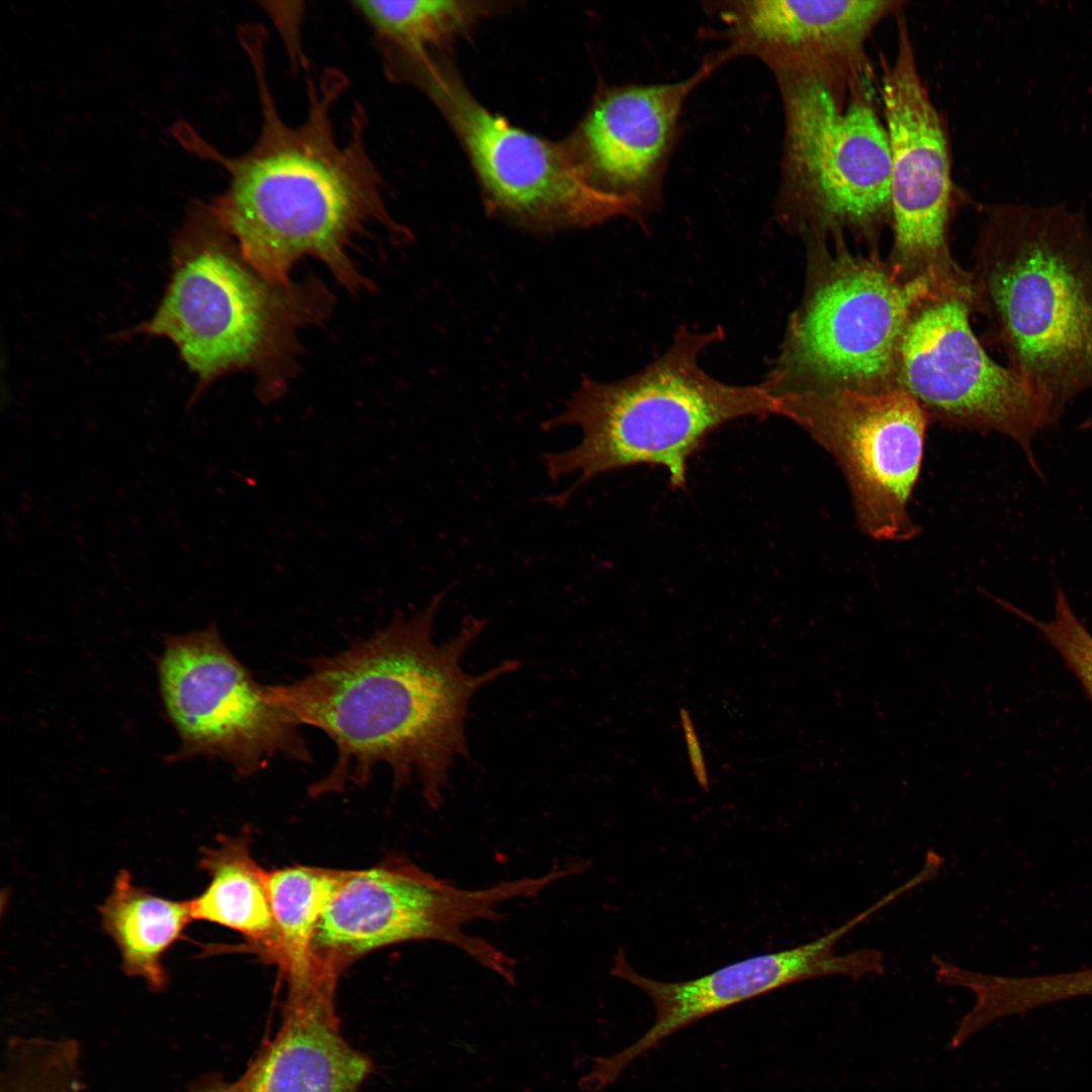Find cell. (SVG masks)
<instances>
[{
	"mask_svg": "<svg viewBox=\"0 0 1092 1092\" xmlns=\"http://www.w3.org/2000/svg\"><path fill=\"white\" fill-rule=\"evenodd\" d=\"M445 597L442 590L413 616L397 615L344 651L315 658L291 684L266 686L270 702L298 725L321 729L337 748L333 768L313 786L315 795L362 785L384 764L395 785L416 781L429 805L442 802L454 761L468 754L465 719L473 695L520 666L506 660L466 672L462 658L485 622L468 617L453 637L435 642Z\"/></svg>",
	"mask_w": 1092,
	"mask_h": 1092,
	"instance_id": "6da1fadb",
	"label": "cell"
},
{
	"mask_svg": "<svg viewBox=\"0 0 1092 1092\" xmlns=\"http://www.w3.org/2000/svg\"><path fill=\"white\" fill-rule=\"evenodd\" d=\"M264 35L242 42L251 60L262 121L253 146L224 157L185 121L172 132L189 152L220 164L229 187L210 203L241 252L269 279L290 282L294 264L322 261L346 288L370 283L350 259L353 237L370 223L396 236L405 230L388 214L378 173L365 145L364 112L355 108L349 138L337 135L332 111L346 79L331 69L307 88V114L298 124L284 121L266 74Z\"/></svg>",
	"mask_w": 1092,
	"mask_h": 1092,
	"instance_id": "7a4b0ae2",
	"label": "cell"
},
{
	"mask_svg": "<svg viewBox=\"0 0 1092 1092\" xmlns=\"http://www.w3.org/2000/svg\"><path fill=\"white\" fill-rule=\"evenodd\" d=\"M975 247L974 311L1053 426L1092 389V232L1065 204H996Z\"/></svg>",
	"mask_w": 1092,
	"mask_h": 1092,
	"instance_id": "3957f363",
	"label": "cell"
},
{
	"mask_svg": "<svg viewBox=\"0 0 1092 1092\" xmlns=\"http://www.w3.org/2000/svg\"><path fill=\"white\" fill-rule=\"evenodd\" d=\"M724 337L720 326L697 331L680 325L668 347L639 371L613 382L584 377L545 424L581 432L573 447L543 456L551 480H571L555 502L600 475L637 465L662 467L669 485L684 488L691 458L712 433L741 418L777 416L762 382L731 384L702 367L701 355Z\"/></svg>",
	"mask_w": 1092,
	"mask_h": 1092,
	"instance_id": "277c9868",
	"label": "cell"
},
{
	"mask_svg": "<svg viewBox=\"0 0 1092 1092\" xmlns=\"http://www.w3.org/2000/svg\"><path fill=\"white\" fill-rule=\"evenodd\" d=\"M170 282L140 332L174 343L200 390L234 371L255 373L266 394L283 385L297 332L321 322L332 295L313 277L275 282L241 252L210 203H192L175 242Z\"/></svg>",
	"mask_w": 1092,
	"mask_h": 1092,
	"instance_id": "5b68a950",
	"label": "cell"
},
{
	"mask_svg": "<svg viewBox=\"0 0 1092 1092\" xmlns=\"http://www.w3.org/2000/svg\"><path fill=\"white\" fill-rule=\"evenodd\" d=\"M805 242V288L762 381L767 392L776 400L840 388L898 387L904 328L915 305L935 292L932 285L926 279L902 281L887 260L875 251H850L845 238Z\"/></svg>",
	"mask_w": 1092,
	"mask_h": 1092,
	"instance_id": "8992f818",
	"label": "cell"
},
{
	"mask_svg": "<svg viewBox=\"0 0 1092 1092\" xmlns=\"http://www.w3.org/2000/svg\"><path fill=\"white\" fill-rule=\"evenodd\" d=\"M776 79L785 116L778 221L805 241L875 243L891 223V159L873 80L843 95L814 76Z\"/></svg>",
	"mask_w": 1092,
	"mask_h": 1092,
	"instance_id": "52a82bcc",
	"label": "cell"
},
{
	"mask_svg": "<svg viewBox=\"0 0 1092 1092\" xmlns=\"http://www.w3.org/2000/svg\"><path fill=\"white\" fill-rule=\"evenodd\" d=\"M566 876V870L557 867L540 877L468 890L399 857L348 871L317 925L312 952L341 974L378 948L407 941H442L515 986L516 963L488 941L466 934L464 927L476 920L499 919V904L536 896Z\"/></svg>",
	"mask_w": 1092,
	"mask_h": 1092,
	"instance_id": "ba28073f",
	"label": "cell"
},
{
	"mask_svg": "<svg viewBox=\"0 0 1092 1092\" xmlns=\"http://www.w3.org/2000/svg\"><path fill=\"white\" fill-rule=\"evenodd\" d=\"M972 311L973 292H933L918 302L901 337L897 386L930 422L1010 438L1045 481L1032 441L1053 426L1050 413L1021 377L987 354L972 330Z\"/></svg>",
	"mask_w": 1092,
	"mask_h": 1092,
	"instance_id": "9c48e42d",
	"label": "cell"
},
{
	"mask_svg": "<svg viewBox=\"0 0 1092 1092\" xmlns=\"http://www.w3.org/2000/svg\"><path fill=\"white\" fill-rule=\"evenodd\" d=\"M880 99L891 159L893 246L887 261L904 282L926 279L937 292L971 291V272L957 264L948 245L953 185L947 131L920 76L904 17L895 56L882 64Z\"/></svg>",
	"mask_w": 1092,
	"mask_h": 1092,
	"instance_id": "30bf717a",
	"label": "cell"
},
{
	"mask_svg": "<svg viewBox=\"0 0 1092 1092\" xmlns=\"http://www.w3.org/2000/svg\"><path fill=\"white\" fill-rule=\"evenodd\" d=\"M157 670L164 713L180 739L169 761L219 758L249 777L276 757L310 760L299 725L268 700L216 624L167 635Z\"/></svg>",
	"mask_w": 1092,
	"mask_h": 1092,
	"instance_id": "8fae6325",
	"label": "cell"
},
{
	"mask_svg": "<svg viewBox=\"0 0 1092 1092\" xmlns=\"http://www.w3.org/2000/svg\"><path fill=\"white\" fill-rule=\"evenodd\" d=\"M830 453L849 486L858 526L882 541L919 533L909 503L921 471L929 419L901 388L806 392L775 400Z\"/></svg>",
	"mask_w": 1092,
	"mask_h": 1092,
	"instance_id": "7c38bea8",
	"label": "cell"
},
{
	"mask_svg": "<svg viewBox=\"0 0 1092 1092\" xmlns=\"http://www.w3.org/2000/svg\"><path fill=\"white\" fill-rule=\"evenodd\" d=\"M408 72L453 124L499 211L548 230L645 216L632 200L596 186L577 159L560 147L489 112L429 57L416 61Z\"/></svg>",
	"mask_w": 1092,
	"mask_h": 1092,
	"instance_id": "4fadbf2b",
	"label": "cell"
},
{
	"mask_svg": "<svg viewBox=\"0 0 1092 1092\" xmlns=\"http://www.w3.org/2000/svg\"><path fill=\"white\" fill-rule=\"evenodd\" d=\"M888 906L880 898L843 924L822 936L785 950L751 957L703 977L681 982H660L638 974L618 952L612 974L641 989L651 1000L655 1017L636 1041L610 1057L594 1058L593 1069L610 1085L635 1060L675 1032L711 1014L791 984L827 976L860 979L882 974L880 950L867 947L838 954L836 943L878 911Z\"/></svg>",
	"mask_w": 1092,
	"mask_h": 1092,
	"instance_id": "5bb4252c",
	"label": "cell"
},
{
	"mask_svg": "<svg viewBox=\"0 0 1092 1092\" xmlns=\"http://www.w3.org/2000/svg\"><path fill=\"white\" fill-rule=\"evenodd\" d=\"M904 4L893 0H740L711 3L725 51L752 57L775 76L823 79L849 94L873 78L866 54L877 25Z\"/></svg>",
	"mask_w": 1092,
	"mask_h": 1092,
	"instance_id": "9a60e30c",
	"label": "cell"
},
{
	"mask_svg": "<svg viewBox=\"0 0 1092 1092\" xmlns=\"http://www.w3.org/2000/svg\"><path fill=\"white\" fill-rule=\"evenodd\" d=\"M729 58L713 55L689 77L625 85L602 94L578 131L579 164L599 188L635 202L645 215L660 203L684 106Z\"/></svg>",
	"mask_w": 1092,
	"mask_h": 1092,
	"instance_id": "2e32d148",
	"label": "cell"
},
{
	"mask_svg": "<svg viewBox=\"0 0 1092 1092\" xmlns=\"http://www.w3.org/2000/svg\"><path fill=\"white\" fill-rule=\"evenodd\" d=\"M334 998L328 990L288 993L282 1025L235 1092H359L371 1062L341 1034Z\"/></svg>",
	"mask_w": 1092,
	"mask_h": 1092,
	"instance_id": "e0dca14e",
	"label": "cell"
},
{
	"mask_svg": "<svg viewBox=\"0 0 1092 1092\" xmlns=\"http://www.w3.org/2000/svg\"><path fill=\"white\" fill-rule=\"evenodd\" d=\"M249 833L220 836L203 848L198 867L209 877L204 891L189 900L193 920L221 925L242 934L266 957L277 946V931L267 888V871L254 859Z\"/></svg>",
	"mask_w": 1092,
	"mask_h": 1092,
	"instance_id": "ac0fdd59",
	"label": "cell"
},
{
	"mask_svg": "<svg viewBox=\"0 0 1092 1092\" xmlns=\"http://www.w3.org/2000/svg\"><path fill=\"white\" fill-rule=\"evenodd\" d=\"M99 912L103 930L119 949L122 971L142 979L153 992L164 991L168 972L163 958L193 920L189 900L159 897L121 870Z\"/></svg>",
	"mask_w": 1092,
	"mask_h": 1092,
	"instance_id": "d6986e66",
	"label": "cell"
},
{
	"mask_svg": "<svg viewBox=\"0 0 1092 1092\" xmlns=\"http://www.w3.org/2000/svg\"><path fill=\"white\" fill-rule=\"evenodd\" d=\"M347 874L303 866L267 871L277 931V946L269 962L279 967L285 980L301 977L314 967L312 943L317 925Z\"/></svg>",
	"mask_w": 1092,
	"mask_h": 1092,
	"instance_id": "ffe728a7",
	"label": "cell"
},
{
	"mask_svg": "<svg viewBox=\"0 0 1092 1092\" xmlns=\"http://www.w3.org/2000/svg\"><path fill=\"white\" fill-rule=\"evenodd\" d=\"M387 57L418 56L462 29L482 10L467 1L417 0L354 2Z\"/></svg>",
	"mask_w": 1092,
	"mask_h": 1092,
	"instance_id": "44dd1931",
	"label": "cell"
},
{
	"mask_svg": "<svg viewBox=\"0 0 1092 1092\" xmlns=\"http://www.w3.org/2000/svg\"><path fill=\"white\" fill-rule=\"evenodd\" d=\"M81 1050L72 1038H11L6 1046L0 1092H85Z\"/></svg>",
	"mask_w": 1092,
	"mask_h": 1092,
	"instance_id": "7402d4cb",
	"label": "cell"
},
{
	"mask_svg": "<svg viewBox=\"0 0 1092 1092\" xmlns=\"http://www.w3.org/2000/svg\"><path fill=\"white\" fill-rule=\"evenodd\" d=\"M972 990L975 1014L989 1025L1050 1003L1092 995V969L1030 977L979 973Z\"/></svg>",
	"mask_w": 1092,
	"mask_h": 1092,
	"instance_id": "603a6c76",
	"label": "cell"
},
{
	"mask_svg": "<svg viewBox=\"0 0 1092 1092\" xmlns=\"http://www.w3.org/2000/svg\"><path fill=\"white\" fill-rule=\"evenodd\" d=\"M1002 608L1035 626L1065 659L1092 698V635L1079 621L1064 593L1056 589L1055 616L1039 621L1010 603L995 600Z\"/></svg>",
	"mask_w": 1092,
	"mask_h": 1092,
	"instance_id": "cb8c5ba5",
	"label": "cell"
},
{
	"mask_svg": "<svg viewBox=\"0 0 1092 1092\" xmlns=\"http://www.w3.org/2000/svg\"><path fill=\"white\" fill-rule=\"evenodd\" d=\"M678 715L693 774L698 784L703 789L708 790L710 781L707 764L693 718L686 708H681Z\"/></svg>",
	"mask_w": 1092,
	"mask_h": 1092,
	"instance_id": "d4e9b609",
	"label": "cell"
},
{
	"mask_svg": "<svg viewBox=\"0 0 1092 1092\" xmlns=\"http://www.w3.org/2000/svg\"><path fill=\"white\" fill-rule=\"evenodd\" d=\"M185 1092H235L233 1083L217 1076H206L189 1085Z\"/></svg>",
	"mask_w": 1092,
	"mask_h": 1092,
	"instance_id": "484cf974",
	"label": "cell"
}]
</instances>
